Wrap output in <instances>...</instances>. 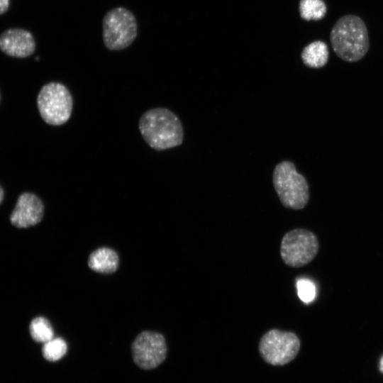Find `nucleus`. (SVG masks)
I'll return each instance as SVG.
<instances>
[{
	"mask_svg": "<svg viewBox=\"0 0 383 383\" xmlns=\"http://www.w3.org/2000/svg\"><path fill=\"white\" fill-rule=\"evenodd\" d=\"M145 141L156 150L169 149L182 143L183 128L178 117L165 108H155L145 112L138 123Z\"/></svg>",
	"mask_w": 383,
	"mask_h": 383,
	"instance_id": "obj_1",
	"label": "nucleus"
},
{
	"mask_svg": "<svg viewBox=\"0 0 383 383\" xmlns=\"http://www.w3.org/2000/svg\"><path fill=\"white\" fill-rule=\"evenodd\" d=\"M331 43L335 54L347 62L362 58L369 49V36L364 21L355 15L340 18L331 32Z\"/></svg>",
	"mask_w": 383,
	"mask_h": 383,
	"instance_id": "obj_2",
	"label": "nucleus"
},
{
	"mask_svg": "<svg viewBox=\"0 0 383 383\" xmlns=\"http://www.w3.org/2000/svg\"><path fill=\"white\" fill-rule=\"evenodd\" d=\"M273 184L281 203L286 208L299 210L306 206L309 199V186L292 162L283 161L275 167Z\"/></svg>",
	"mask_w": 383,
	"mask_h": 383,
	"instance_id": "obj_3",
	"label": "nucleus"
},
{
	"mask_svg": "<svg viewBox=\"0 0 383 383\" xmlns=\"http://www.w3.org/2000/svg\"><path fill=\"white\" fill-rule=\"evenodd\" d=\"M37 104L45 122L52 126H60L70 119L73 102L72 95L65 85L50 82L40 89Z\"/></svg>",
	"mask_w": 383,
	"mask_h": 383,
	"instance_id": "obj_4",
	"label": "nucleus"
},
{
	"mask_svg": "<svg viewBox=\"0 0 383 383\" xmlns=\"http://www.w3.org/2000/svg\"><path fill=\"white\" fill-rule=\"evenodd\" d=\"M138 26L134 15L123 7L114 8L103 19V40L111 50L128 47L137 36Z\"/></svg>",
	"mask_w": 383,
	"mask_h": 383,
	"instance_id": "obj_5",
	"label": "nucleus"
},
{
	"mask_svg": "<svg viewBox=\"0 0 383 383\" xmlns=\"http://www.w3.org/2000/svg\"><path fill=\"white\" fill-rule=\"evenodd\" d=\"M319 243L316 235L304 228L287 232L280 244V255L285 265L301 267L311 262L316 256Z\"/></svg>",
	"mask_w": 383,
	"mask_h": 383,
	"instance_id": "obj_6",
	"label": "nucleus"
},
{
	"mask_svg": "<svg viewBox=\"0 0 383 383\" xmlns=\"http://www.w3.org/2000/svg\"><path fill=\"white\" fill-rule=\"evenodd\" d=\"M300 345V340L294 333L271 329L260 338L259 352L267 363L284 365L296 357Z\"/></svg>",
	"mask_w": 383,
	"mask_h": 383,
	"instance_id": "obj_7",
	"label": "nucleus"
},
{
	"mask_svg": "<svg viewBox=\"0 0 383 383\" xmlns=\"http://www.w3.org/2000/svg\"><path fill=\"white\" fill-rule=\"evenodd\" d=\"M167 352L165 337L155 331H142L131 345L133 360L143 370H148L157 367L165 360Z\"/></svg>",
	"mask_w": 383,
	"mask_h": 383,
	"instance_id": "obj_8",
	"label": "nucleus"
},
{
	"mask_svg": "<svg viewBox=\"0 0 383 383\" xmlns=\"http://www.w3.org/2000/svg\"><path fill=\"white\" fill-rule=\"evenodd\" d=\"M43 213L44 205L40 199L34 194L26 192L18 197L10 221L17 228H28L38 223Z\"/></svg>",
	"mask_w": 383,
	"mask_h": 383,
	"instance_id": "obj_9",
	"label": "nucleus"
},
{
	"mask_svg": "<svg viewBox=\"0 0 383 383\" xmlns=\"http://www.w3.org/2000/svg\"><path fill=\"white\" fill-rule=\"evenodd\" d=\"M0 49L5 54L15 57H26L35 50L33 35L21 28H11L0 35Z\"/></svg>",
	"mask_w": 383,
	"mask_h": 383,
	"instance_id": "obj_10",
	"label": "nucleus"
},
{
	"mask_svg": "<svg viewBox=\"0 0 383 383\" xmlns=\"http://www.w3.org/2000/svg\"><path fill=\"white\" fill-rule=\"evenodd\" d=\"M88 266L94 272L111 274L116 272L119 265V257L115 250L102 247L93 251L88 258Z\"/></svg>",
	"mask_w": 383,
	"mask_h": 383,
	"instance_id": "obj_11",
	"label": "nucleus"
},
{
	"mask_svg": "<svg viewBox=\"0 0 383 383\" xmlns=\"http://www.w3.org/2000/svg\"><path fill=\"white\" fill-rule=\"evenodd\" d=\"M328 58V50L326 44L322 41H314L306 46L301 53L304 63L310 67H323Z\"/></svg>",
	"mask_w": 383,
	"mask_h": 383,
	"instance_id": "obj_12",
	"label": "nucleus"
},
{
	"mask_svg": "<svg viewBox=\"0 0 383 383\" xmlns=\"http://www.w3.org/2000/svg\"><path fill=\"white\" fill-rule=\"evenodd\" d=\"M29 331L31 338L38 343H46L53 338L54 333L49 321L43 316L33 319Z\"/></svg>",
	"mask_w": 383,
	"mask_h": 383,
	"instance_id": "obj_13",
	"label": "nucleus"
},
{
	"mask_svg": "<svg viewBox=\"0 0 383 383\" xmlns=\"http://www.w3.org/2000/svg\"><path fill=\"white\" fill-rule=\"evenodd\" d=\"M301 17L306 20H320L326 13V6L322 0H301L299 2Z\"/></svg>",
	"mask_w": 383,
	"mask_h": 383,
	"instance_id": "obj_14",
	"label": "nucleus"
},
{
	"mask_svg": "<svg viewBox=\"0 0 383 383\" xmlns=\"http://www.w3.org/2000/svg\"><path fill=\"white\" fill-rule=\"evenodd\" d=\"M67 345L61 338H52L44 343L42 348L43 355L50 362L57 361L67 353Z\"/></svg>",
	"mask_w": 383,
	"mask_h": 383,
	"instance_id": "obj_15",
	"label": "nucleus"
},
{
	"mask_svg": "<svg viewBox=\"0 0 383 383\" xmlns=\"http://www.w3.org/2000/svg\"><path fill=\"white\" fill-rule=\"evenodd\" d=\"M297 294L300 299L309 304L316 297V289L314 283L306 278L299 279L296 282Z\"/></svg>",
	"mask_w": 383,
	"mask_h": 383,
	"instance_id": "obj_16",
	"label": "nucleus"
},
{
	"mask_svg": "<svg viewBox=\"0 0 383 383\" xmlns=\"http://www.w3.org/2000/svg\"><path fill=\"white\" fill-rule=\"evenodd\" d=\"M9 0H0V14L5 13L9 9Z\"/></svg>",
	"mask_w": 383,
	"mask_h": 383,
	"instance_id": "obj_17",
	"label": "nucleus"
},
{
	"mask_svg": "<svg viewBox=\"0 0 383 383\" xmlns=\"http://www.w3.org/2000/svg\"><path fill=\"white\" fill-rule=\"evenodd\" d=\"M379 370L383 374V356L381 357L379 361Z\"/></svg>",
	"mask_w": 383,
	"mask_h": 383,
	"instance_id": "obj_18",
	"label": "nucleus"
},
{
	"mask_svg": "<svg viewBox=\"0 0 383 383\" xmlns=\"http://www.w3.org/2000/svg\"><path fill=\"white\" fill-rule=\"evenodd\" d=\"M4 198V190L2 187L0 186V204L1 203Z\"/></svg>",
	"mask_w": 383,
	"mask_h": 383,
	"instance_id": "obj_19",
	"label": "nucleus"
}]
</instances>
